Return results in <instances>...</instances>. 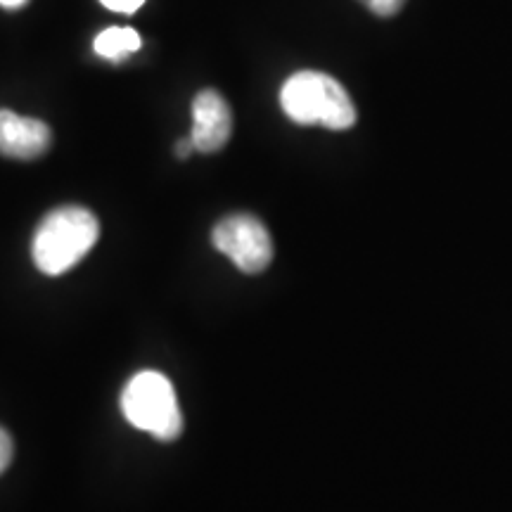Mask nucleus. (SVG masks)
Listing matches in <instances>:
<instances>
[{
	"label": "nucleus",
	"mask_w": 512,
	"mask_h": 512,
	"mask_svg": "<svg viewBox=\"0 0 512 512\" xmlns=\"http://www.w3.org/2000/svg\"><path fill=\"white\" fill-rule=\"evenodd\" d=\"M100 238V223L93 211L76 207H57L43 216L31 240V259L46 275H62L79 264Z\"/></svg>",
	"instance_id": "nucleus-1"
},
{
	"label": "nucleus",
	"mask_w": 512,
	"mask_h": 512,
	"mask_svg": "<svg viewBox=\"0 0 512 512\" xmlns=\"http://www.w3.org/2000/svg\"><path fill=\"white\" fill-rule=\"evenodd\" d=\"M280 107L294 124L347 131L356 124V107L347 88L330 74L297 72L280 88Z\"/></svg>",
	"instance_id": "nucleus-2"
},
{
	"label": "nucleus",
	"mask_w": 512,
	"mask_h": 512,
	"mask_svg": "<svg viewBox=\"0 0 512 512\" xmlns=\"http://www.w3.org/2000/svg\"><path fill=\"white\" fill-rule=\"evenodd\" d=\"M121 413L140 432L159 441H174L183 432V415L176 389L157 370H143L126 382L121 392Z\"/></svg>",
	"instance_id": "nucleus-3"
},
{
	"label": "nucleus",
	"mask_w": 512,
	"mask_h": 512,
	"mask_svg": "<svg viewBox=\"0 0 512 512\" xmlns=\"http://www.w3.org/2000/svg\"><path fill=\"white\" fill-rule=\"evenodd\" d=\"M211 242L226 254L242 273H261L273 261V240L264 223L252 214H230L219 221Z\"/></svg>",
	"instance_id": "nucleus-4"
},
{
	"label": "nucleus",
	"mask_w": 512,
	"mask_h": 512,
	"mask_svg": "<svg viewBox=\"0 0 512 512\" xmlns=\"http://www.w3.org/2000/svg\"><path fill=\"white\" fill-rule=\"evenodd\" d=\"M233 133V114L226 98L216 91H200L192 100V131L190 138L197 152H219L226 147Z\"/></svg>",
	"instance_id": "nucleus-5"
},
{
	"label": "nucleus",
	"mask_w": 512,
	"mask_h": 512,
	"mask_svg": "<svg viewBox=\"0 0 512 512\" xmlns=\"http://www.w3.org/2000/svg\"><path fill=\"white\" fill-rule=\"evenodd\" d=\"M50 145H53V131L46 121L0 110V155L12 159H36L46 155Z\"/></svg>",
	"instance_id": "nucleus-6"
},
{
	"label": "nucleus",
	"mask_w": 512,
	"mask_h": 512,
	"mask_svg": "<svg viewBox=\"0 0 512 512\" xmlns=\"http://www.w3.org/2000/svg\"><path fill=\"white\" fill-rule=\"evenodd\" d=\"M140 46H143V41H140L138 31L131 27H110L100 31L93 43L95 53L105 60H121V57L136 53Z\"/></svg>",
	"instance_id": "nucleus-7"
},
{
	"label": "nucleus",
	"mask_w": 512,
	"mask_h": 512,
	"mask_svg": "<svg viewBox=\"0 0 512 512\" xmlns=\"http://www.w3.org/2000/svg\"><path fill=\"white\" fill-rule=\"evenodd\" d=\"M361 3L377 17H394L406 5V0H361Z\"/></svg>",
	"instance_id": "nucleus-8"
},
{
	"label": "nucleus",
	"mask_w": 512,
	"mask_h": 512,
	"mask_svg": "<svg viewBox=\"0 0 512 512\" xmlns=\"http://www.w3.org/2000/svg\"><path fill=\"white\" fill-rule=\"evenodd\" d=\"M107 10L121 12V15H133L145 5V0H100Z\"/></svg>",
	"instance_id": "nucleus-9"
},
{
	"label": "nucleus",
	"mask_w": 512,
	"mask_h": 512,
	"mask_svg": "<svg viewBox=\"0 0 512 512\" xmlns=\"http://www.w3.org/2000/svg\"><path fill=\"white\" fill-rule=\"evenodd\" d=\"M12 453H15V444H12V437L0 427V475L8 470L12 463Z\"/></svg>",
	"instance_id": "nucleus-10"
},
{
	"label": "nucleus",
	"mask_w": 512,
	"mask_h": 512,
	"mask_svg": "<svg viewBox=\"0 0 512 512\" xmlns=\"http://www.w3.org/2000/svg\"><path fill=\"white\" fill-rule=\"evenodd\" d=\"M192 150H195V143H192V138H190V136L185 138V140H178V143H176V152H178V157H188Z\"/></svg>",
	"instance_id": "nucleus-11"
},
{
	"label": "nucleus",
	"mask_w": 512,
	"mask_h": 512,
	"mask_svg": "<svg viewBox=\"0 0 512 512\" xmlns=\"http://www.w3.org/2000/svg\"><path fill=\"white\" fill-rule=\"evenodd\" d=\"M29 0H0V8H8V10H17V8H24Z\"/></svg>",
	"instance_id": "nucleus-12"
}]
</instances>
